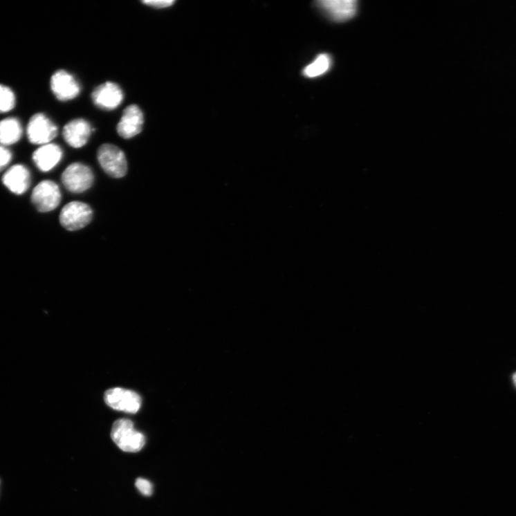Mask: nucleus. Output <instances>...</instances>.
I'll list each match as a JSON object with an SVG mask.
<instances>
[{"label":"nucleus","instance_id":"obj_1","mask_svg":"<svg viewBox=\"0 0 516 516\" xmlns=\"http://www.w3.org/2000/svg\"><path fill=\"white\" fill-rule=\"evenodd\" d=\"M111 439L116 445L125 452H140L146 440L143 434L138 432L133 423L127 419L116 421L111 430Z\"/></svg>","mask_w":516,"mask_h":516},{"label":"nucleus","instance_id":"obj_2","mask_svg":"<svg viewBox=\"0 0 516 516\" xmlns=\"http://www.w3.org/2000/svg\"><path fill=\"white\" fill-rule=\"evenodd\" d=\"M98 161L104 172L113 178L124 177L128 170L125 154L115 145L105 144L98 150Z\"/></svg>","mask_w":516,"mask_h":516},{"label":"nucleus","instance_id":"obj_3","mask_svg":"<svg viewBox=\"0 0 516 516\" xmlns=\"http://www.w3.org/2000/svg\"><path fill=\"white\" fill-rule=\"evenodd\" d=\"M91 208L82 202H71L64 207L59 214V223L68 231H76L86 227L92 221Z\"/></svg>","mask_w":516,"mask_h":516},{"label":"nucleus","instance_id":"obj_4","mask_svg":"<svg viewBox=\"0 0 516 516\" xmlns=\"http://www.w3.org/2000/svg\"><path fill=\"white\" fill-rule=\"evenodd\" d=\"M62 181L69 192L75 194L83 193L93 185L94 175L88 166L82 163H73L63 172Z\"/></svg>","mask_w":516,"mask_h":516},{"label":"nucleus","instance_id":"obj_5","mask_svg":"<svg viewBox=\"0 0 516 516\" xmlns=\"http://www.w3.org/2000/svg\"><path fill=\"white\" fill-rule=\"evenodd\" d=\"M62 192L59 186L50 181L39 183L33 190L31 201L35 208L41 212H48L55 210L61 203Z\"/></svg>","mask_w":516,"mask_h":516},{"label":"nucleus","instance_id":"obj_6","mask_svg":"<svg viewBox=\"0 0 516 516\" xmlns=\"http://www.w3.org/2000/svg\"><path fill=\"white\" fill-rule=\"evenodd\" d=\"M57 127L44 113H36L30 118L27 128L28 140L33 145L50 144L57 135Z\"/></svg>","mask_w":516,"mask_h":516},{"label":"nucleus","instance_id":"obj_7","mask_svg":"<svg viewBox=\"0 0 516 516\" xmlns=\"http://www.w3.org/2000/svg\"><path fill=\"white\" fill-rule=\"evenodd\" d=\"M106 403L113 409L136 413L142 406V398L135 391L122 388L109 389L104 394Z\"/></svg>","mask_w":516,"mask_h":516},{"label":"nucleus","instance_id":"obj_8","mask_svg":"<svg viewBox=\"0 0 516 516\" xmlns=\"http://www.w3.org/2000/svg\"><path fill=\"white\" fill-rule=\"evenodd\" d=\"M50 87L55 97L61 102L73 100L81 92L80 84L74 76L64 70L57 71L53 75Z\"/></svg>","mask_w":516,"mask_h":516},{"label":"nucleus","instance_id":"obj_9","mask_svg":"<svg viewBox=\"0 0 516 516\" xmlns=\"http://www.w3.org/2000/svg\"><path fill=\"white\" fill-rule=\"evenodd\" d=\"M92 100L99 109L111 111L120 106L124 93L120 87L112 82H106L96 87L92 93Z\"/></svg>","mask_w":516,"mask_h":516},{"label":"nucleus","instance_id":"obj_10","mask_svg":"<svg viewBox=\"0 0 516 516\" xmlns=\"http://www.w3.org/2000/svg\"><path fill=\"white\" fill-rule=\"evenodd\" d=\"M144 123V114L140 108L135 104L130 105L124 111L117 125V132L125 140H129L142 132Z\"/></svg>","mask_w":516,"mask_h":516},{"label":"nucleus","instance_id":"obj_11","mask_svg":"<svg viewBox=\"0 0 516 516\" xmlns=\"http://www.w3.org/2000/svg\"><path fill=\"white\" fill-rule=\"evenodd\" d=\"M316 5L335 22L348 21L356 15L357 8L355 0H320Z\"/></svg>","mask_w":516,"mask_h":516},{"label":"nucleus","instance_id":"obj_12","mask_svg":"<svg viewBox=\"0 0 516 516\" xmlns=\"http://www.w3.org/2000/svg\"><path fill=\"white\" fill-rule=\"evenodd\" d=\"M92 133L91 125L83 118L74 119L64 127L63 136L66 143L73 148L85 146Z\"/></svg>","mask_w":516,"mask_h":516},{"label":"nucleus","instance_id":"obj_13","mask_svg":"<svg viewBox=\"0 0 516 516\" xmlns=\"http://www.w3.org/2000/svg\"><path fill=\"white\" fill-rule=\"evenodd\" d=\"M3 185L15 194H23L29 189L31 176L28 169L22 165L10 167L3 176Z\"/></svg>","mask_w":516,"mask_h":516},{"label":"nucleus","instance_id":"obj_14","mask_svg":"<svg viewBox=\"0 0 516 516\" xmlns=\"http://www.w3.org/2000/svg\"><path fill=\"white\" fill-rule=\"evenodd\" d=\"M62 149L51 143L42 146L33 154V160L36 167L44 172L54 169L62 161Z\"/></svg>","mask_w":516,"mask_h":516},{"label":"nucleus","instance_id":"obj_15","mask_svg":"<svg viewBox=\"0 0 516 516\" xmlns=\"http://www.w3.org/2000/svg\"><path fill=\"white\" fill-rule=\"evenodd\" d=\"M23 135L21 124L15 118H8L0 122V145H12L21 140Z\"/></svg>","mask_w":516,"mask_h":516},{"label":"nucleus","instance_id":"obj_16","mask_svg":"<svg viewBox=\"0 0 516 516\" xmlns=\"http://www.w3.org/2000/svg\"><path fill=\"white\" fill-rule=\"evenodd\" d=\"M331 59L327 54H321L315 61L304 70V75L308 77H315L326 73L331 68Z\"/></svg>","mask_w":516,"mask_h":516},{"label":"nucleus","instance_id":"obj_17","mask_svg":"<svg viewBox=\"0 0 516 516\" xmlns=\"http://www.w3.org/2000/svg\"><path fill=\"white\" fill-rule=\"evenodd\" d=\"M15 106V95L8 86L0 84V113H7Z\"/></svg>","mask_w":516,"mask_h":516},{"label":"nucleus","instance_id":"obj_18","mask_svg":"<svg viewBox=\"0 0 516 516\" xmlns=\"http://www.w3.org/2000/svg\"><path fill=\"white\" fill-rule=\"evenodd\" d=\"M12 153L5 146L0 145V172H2L11 162Z\"/></svg>","mask_w":516,"mask_h":516},{"label":"nucleus","instance_id":"obj_19","mask_svg":"<svg viewBox=\"0 0 516 516\" xmlns=\"http://www.w3.org/2000/svg\"><path fill=\"white\" fill-rule=\"evenodd\" d=\"M136 486L143 495L149 496L153 492V486L151 483L143 479H138L136 481Z\"/></svg>","mask_w":516,"mask_h":516},{"label":"nucleus","instance_id":"obj_20","mask_svg":"<svg viewBox=\"0 0 516 516\" xmlns=\"http://www.w3.org/2000/svg\"><path fill=\"white\" fill-rule=\"evenodd\" d=\"M142 3L154 8L162 9L172 6L175 1L174 0H147Z\"/></svg>","mask_w":516,"mask_h":516},{"label":"nucleus","instance_id":"obj_21","mask_svg":"<svg viewBox=\"0 0 516 516\" xmlns=\"http://www.w3.org/2000/svg\"><path fill=\"white\" fill-rule=\"evenodd\" d=\"M512 379H513V383L515 387H516V372H515L513 374Z\"/></svg>","mask_w":516,"mask_h":516},{"label":"nucleus","instance_id":"obj_22","mask_svg":"<svg viewBox=\"0 0 516 516\" xmlns=\"http://www.w3.org/2000/svg\"><path fill=\"white\" fill-rule=\"evenodd\" d=\"M0 485H1V480H0Z\"/></svg>","mask_w":516,"mask_h":516}]
</instances>
